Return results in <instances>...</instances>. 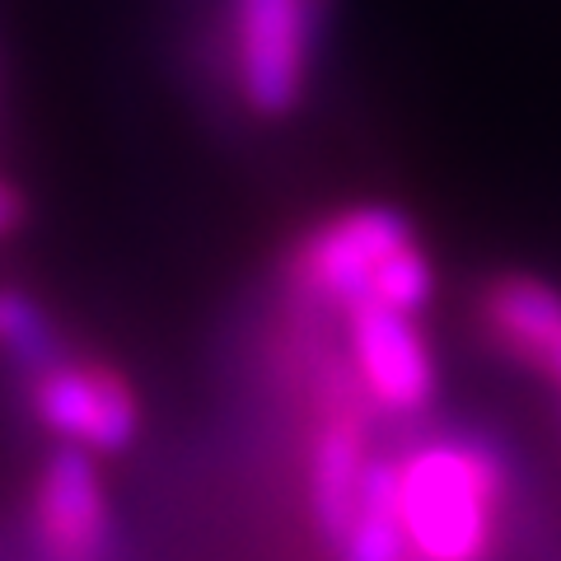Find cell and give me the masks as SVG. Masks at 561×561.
I'll use <instances>...</instances> for the list:
<instances>
[{
	"instance_id": "9",
	"label": "cell",
	"mask_w": 561,
	"mask_h": 561,
	"mask_svg": "<svg viewBox=\"0 0 561 561\" xmlns=\"http://www.w3.org/2000/svg\"><path fill=\"white\" fill-rule=\"evenodd\" d=\"M24 225H28V197H24V187L0 169V243H10Z\"/></svg>"
},
{
	"instance_id": "3",
	"label": "cell",
	"mask_w": 561,
	"mask_h": 561,
	"mask_svg": "<svg viewBox=\"0 0 561 561\" xmlns=\"http://www.w3.org/2000/svg\"><path fill=\"white\" fill-rule=\"evenodd\" d=\"M393 501L412 561H496L515 463L486 431H426L393 449Z\"/></svg>"
},
{
	"instance_id": "6",
	"label": "cell",
	"mask_w": 561,
	"mask_h": 561,
	"mask_svg": "<svg viewBox=\"0 0 561 561\" xmlns=\"http://www.w3.org/2000/svg\"><path fill=\"white\" fill-rule=\"evenodd\" d=\"M342 323V346L356 370L360 393L379 421H421L440 398V360L421 328V313L402 309H351Z\"/></svg>"
},
{
	"instance_id": "7",
	"label": "cell",
	"mask_w": 561,
	"mask_h": 561,
	"mask_svg": "<svg viewBox=\"0 0 561 561\" xmlns=\"http://www.w3.org/2000/svg\"><path fill=\"white\" fill-rule=\"evenodd\" d=\"M478 323L511 365L542 375L561 346V290L529 272H496L478 295Z\"/></svg>"
},
{
	"instance_id": "2",
	"label": "cell",
	"mask_w": 561,
	"mask_h": 561,
	"mask_svg": "<svg viewBox=\"0 0 561 561\" xmlns=\"http://www.w3.org/2000/svg\"><path fill=\"white\" fill-rule=\"evenodd\" d=\"M272 295L328 319L370 305L426 313L435 300V262L408 210L356 202L290 234L272 267Z\"/></svg>"
},
{
	"instance_id": "4",
	"label": "cell",
	"mask_w": 561,
	"mask_h": 561,
	"mask_svg": "<svg viewBox=\"0 0 561 561\" xmlns=\"http://www.w3.org/2000/svg\"><path fill=\"white\" fill-rule=\"evenodd\" d=\"M10 379L20 408L33 426L51 435V445H76L94 459H113V454L136 449L140 431H146L136 383L99 351H80L66 342L47 360Z\"/></svg>"
},
{
	"instance_id": "5",
	"label": "cell",
	"mask_w": 561,
	"mask_h": 561,
	"mask_svg": "<svg viewBox=\"0 0 561 561\" xmlns=\"http://www.w3.org/2000/svg\"><path fill=\"white\" fill-rule=\"evenodd\" d=\"M33 561H117V511L99 459L76 445H51L24 496Z\"/></svg>"
},
{
	"instance_id": "1",
	"label": "cell",
	"mask_w": 561,
	"mask_h": 561,
	"mask_svg": "<svg viewBox=\"0 0 561 561\" xmlns=\"http://www.w3.org/2000/svg\"><path fill=\"white\" fill-rule=\"evenodd\" d=\"M337 43V0H192L183 76L206 113L272 131L309 113Z\"/></svg>"
},
{
	"instance_id": "10",
	"label": "cell",
	"mask_w": 561,
	"mask_h": 561,
	"mask_svg": "<svg viewBox=\"0 0 561 561\" xmlns=\"http://www.w3.org/2000/svg\"><path fill=\"white\" fill-rule=\"evenodd\" d=\"M538 379H548V383H557V393H561V346L552 351V360H548V370H542Z\"/></svg>"
},
{
	"instance_id": "8",
	"label": "cell",
	"mask_w": 561,
	"mask_h": 561,
	"mask_svg": "<svg viewBox=\"0 0 561 561\" xmlns=\"http://www.w3.org/2000/svg\"><path fill=\"white\" fill-rule=\"evenodd\" d=\"M328 561H412L402 538L398 501H393V454H375L370 472L360 482V501L351 515V529Z\"/></svg>"
}]
</instances>
